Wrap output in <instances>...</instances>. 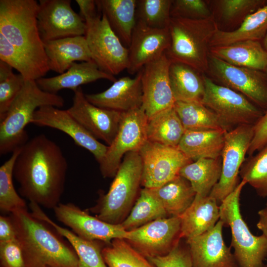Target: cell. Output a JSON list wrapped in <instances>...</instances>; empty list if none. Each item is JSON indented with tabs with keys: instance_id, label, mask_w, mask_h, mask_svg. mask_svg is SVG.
Wrapping results in <instances>:
<instances>
[{
	"instance_id": "49",
	"label": "cell",
	"mask_w": 267,
	"mask_h": 267,
	"mask_svg": "<svg viewBox=\"0 0 267 267\" xmlns=\"http://www.w3.org/2000/svg\"><path fill=\"white\" fill-rule=\"evenodd\" d=\"M80 8V15L84 20L95 16L98 14L96 11L97 4L94 0H76Z\"/></svg>"
},
{
	"instance_id": "41",
	"label": "cell",
	"mask_w": 267,
	"mask_h": 267,
	"mask_svg": "<svg viewBox=\"0 0 267 267\" xmlns=\"http://www.w3.org/2000/svg\"><path fill=\"white\" fill-rule=\"evenodd\" d=\"M12 69L0 60V121L5 117L26 81L21 74H14Z\"/></svg>"
},
{
	"instance_id": "38",
	"label": "cell",
	"mask_w": 267,
	"mask_h": 267,
	"mask_svg": "<svg viewBox=\"0 0 267 267\" xmlns=\"http://www.w3.org/2000/svg\"><path fill=\"white\" fill-rule=\"evenodd\" d=\"M21 147L15 149L0 167V210L2 213L11 214L28 209L25 200L16 191L13 181L14 163Z\"/></svg>"
},
{
	"instance_id": "23",
	"label": "cell",
	"mask_w": 267,
	"mask_h": 267,
	"mask_svg": "<svg viewBox=\"0 0 267 267\" xmlns=\"http://www.w3.org/2000/svg\"><path fill=\"white\" fill-rule=\"evenodd\" d=\"M100 79L115 82L114 76L101 71L93 61L74 63L65 72L57 76L37 80L36 83L43 90L57 94L63 89L73 91L84 84Z\"/></svg>"
},
{
	"instance_id": "14",
	"label": "cell",
	"mask_w": 267,
	"mask_h": 267,
	"mask_svg": "<svg viewBox=\"0 0 267 267\" xmlns=\"http://www.w3.org/2000/svg\"><path fill=\"white\" fill-rule=\"evenodd\" d=\"M181 238L180 217H169L128 231L125 240L148 259L168 254Z\"/></svg>"
},
{
	"instance_id": "54",
	"label": "cell",
	"mask_w": 267,
	"mask_h": 267,
	"mask_svg": "<svg viewBox=\"0 0 267 267\" xmlns=\"http://www.w3.org/2000/svg\"><path fill=\"white\" fill-rule=\"evenodd\" d=\"M264 267H267V265H265Z\"/></svg>"
},
{
	"instance_id": "24",
	"label": "cell",
	"mask_w": 267,
	"mask_h": 267,
	"mask_svg": "<svg viewBox=\"0 0 267 267\" xmlns=\"http://www.w3.org/2000/svg\"><path fill=\"white\" fill-rule=\"evenodd\" d=\"M181 238L188 239L212 229L220 220V206L210 195H196L188 209L179 217Z\"/></svg>"
},
{
	"instance_id": "11",
	"label": "cell",
	"mask_w": 267,
	"mask_h": 267,
	"mask_svg": "<svg viewBox=\"0 0 267 267\" xmlns=\"http://www.w3.org/2000/svg\"><path fill=\"white\" fill-rule=\"evenodd\" d=\"M254 135V125L238 126L226 132L220 178L209 195L222 202L236 187L238 175Z\"/></svg>"
},
{
	"instance_id": "44",
	"label": "cell",
	"mask_w": 267,
	"mask_h": 267,
	"mask_svg": "<svg viewBox=\"0 0 267 267\" xmlns=\"http://www.w3.org/2000/svg\"><path fill=\"white\" fill-rule=\"evenodd\" d=\"M171 17L202 19L212 17L211 12L202 0H174L171 8Z\"/></svg>"
},
{
	"instance_id": "50",
	"label": "cell",
	"mask_w": 267,
	"mask_h": 267,
	"mask_svg": "<svg viewBox=\"0 0 267 267\" xmlns=\"http://www.w3.org/2000/svg\"><path fill=\"white\" fill-rule=\"evenodd\" d=\"M259 221L257 227L262 231L263 235L267 238V206L258 212Z\"/></svg>"
},
{
	"instance_id": "48",
	"label": "cell",
	"mask_w": 267,
	"mask_h": 267,
	"mask_svg": "<svg viewBox=\"0 0 267 267\" xmlns=\"http://www.w3.org/2000/svg\"><path fill=\"white\" fill-rule=\"evenodd\" d=\"M17 238L16 231L10 216H0V242Z\"/></svg>"
},
{
	"instance_id": "13",
	"label": "cell",
	"mask_w": 267,
	"mask_h": 267,
	"mask_svg": "<svg viewBox=\"0 0 267 267\" xmlns=\"http://www.w3.org/2000/svg\"><path fill=\"white\" fill-rule=\"evenodd\" d=\"M70 0H40L37 13L38 27L44 43L85 36L86 24L71 7Z\"/></svg>"
},
{
	"instance_id": "39",
	"label": "cell",
	"mask_w": 267,
	"mask_h": 267,
	"mask_svg": "<svg viewBox=\"0 0 267 267\" xmlns=\"http://www.w3.org/2000/svg\"><path fill=\"white\" fill-rule=\"evenodd\" d=\"M172 1V0H137L136 21L152 28H168Z\"/></svg>"
},
{
	"instance_id": "43",
	"label": "cell",
	"mask_w": 267,
	"mask_h": 267,
	"mask_svg": "<svg viewBox=\"0 0 267 267\" xmlns=\"http://www.w3.org/2000/svg\"><path fill=\"white\" fill-rule=\"evenodd\" d=\"M222 19L232 23L241 20L266 4L264 0H220L216 1Z\"/></svg>"
},
{
	"instance_id": "45",
	"label": "cell",
	"mask_w": 267,
	"mask_h": 267,
	"mask_svg": "<svg viewBox=\"0 0 267 267\" xmlns=\"http://www.w3.org/2000/svg\"><path fill=\"white\" fill-rule=\"evenodd\" d=\"M148 259L155 267H192L188 247L180 241L168 254Z\"/></svg>"
},
{
	"instance_id": "31",
	"label": "cell",
	"mask_w": 267,
	"mask_h": 267,
	"mask_svg": "<svg viewBox=\"0 0 267 267\" xmlns=\"http://www.w3.org/2000/svg\"><path fill=\"white\" fill-rule=\"evenodd\" d=\"M199 72L178 62H171L169 79L176 101H201L205 86Z\"/></svg>"
},
{
	"instance_id": "47",
	"label": "cell",
	"mask_w": 267,
	"mask_h": 267,
	"mask_svg": "<svg viewBox=\"0 0 267 267\" xmlns=\"http://www.w3.org/2000/svg\"><path fill=\"white\" fill-rule=\"evenodd\" d=\"M267 144V110L254 125V135L248 153L250 156Z\"/></svg>"
},
{
	"instance_id": "8",
	"label": "cell",
	"mask_w": 267,
	"mask_h": 267,
	"mask_svg": "<svg viewBox=\"0 0 267 267\" xmlns=\"http://www.w3.org/2000/svg\"><path fill=\"white\" fill-rule=\"evenodd\" d=\"M85 35L92 60L98 68L112 75L127 69L129 51L114 32L103 14L85 20Z\"/></svg>"
},
{
	"instance_id": "15",
	"label": "cell",
	"mask_w": 267,
	"mask_h": 267,
	"mask_svg": "<svg viewBox=\"0 0 267 267\" xmlns=\"http://www.w3.org/2000/svg\"><path fill=\"white\" fill-rule=\"evenodd\" d=\"M208 70L224 86L267 109V75L263 71L234 66L210 54Z\"/></svg>"
},
{
	"instance_id": "36",
	"label": "cell",
	"mask_w": 267,
	"mask_h": 267,
	"mask_svg": "<svg viewBox=\"0 0 267 267\" xmlns=\"http://www.w3.org/2000/svg\"><path fill=\"white\" fill-rule=\"evenodd\" d=\"M168 217L152 190L143 188L129 215L121 224L125 230L130 231L157 219Z\"/></svg>"
},
{
	"instance_id": "52",
	"label": "cell",
	"mask_w": 267,
	"mask_h": 267,
	"mask_svg": "<svg viewBox=\"0 0 267 267\" xmlns=\"http://www.w3.org/2000/svg\"><path fill=\"white\" fill-rule=\"evenodd\" d=\"M263 44L264 47L267 51V33L264 39Z\"/></svg>"
},
{
	"instance_id": "37",
	"label": "cell",
	"mask_w": 267,
	"mask_h": 267,
	"mask_svg": "<svg viewBox=\"0 0 267 267\" xmlns=\"http://www.w3.org/2000/svg\"><path fill=\"white\" fill-rule=\"evenodd\" d=\"M108 267H155L123 238H117L102 249Z\"/></svg>"
},
{
	"instance_id": "9",
	"label": "cell",
	"mask_w": 267,
	"mask_h": 267,
	"mask_svg": "<svg viewBox=\"0 0 267 267\" xmlns=\"http://www.w3.org/2000/svg\"><path fill=\"white\" fill-rule=\"evenodd\" d=\"M205 91L202 103L219 117L227 131L244 125H254L262 111L247 97L227 87L218 85L203 75Z\"/></svg>"
},
{
	"instance_id": "6",
	"label": "cell",
	"mask_w": 267,
	"mask_h": 267,
	"mask_svg": "<svg viewBox=\"0 0 267 267\" xmlns=\"http://www.w3.org/2000/svg\"><path fill=\"white\" fill-rule=\"evenodd\" d=\"M142 164L139 151L127 153L124 157L109 190L100 194L97 204L91 210L98 219L119 224L133 208L140 185Z\"/></svg>"
},
{
	"instance_id": "20",
	"label": "cell",
	"mask_w": 267,
	"mask_h": 267,
	"mask_svg": "<svg viewBox=\"0 0 267 267\" xmlns=\"http://www.w3.org/2000/svg\"><path fill=\"white\" fill-rule=\"evenodd\" d=\"M170 43L168 28H152L136 21L128 48V73L137 74L145 65L160 57Z\"/></svg>"
},
{
	"instance_id": "27",
	"label": "cell",
	"mask_w": 267,
	"mask_h": 267,
	"mask_svg": "<svg viewBox=\"0 0 267 267\" xmlns=\"http://www.w3.org/2000/svg\"><path fill=\"white\" fill-rule=\"evenodd\" d=\"M30 208L34 216L51 226L57 233L68 240L77 255L78 267H108L102 254L103 248L98 241L85 239L72 230L58 225L36 204L30 203Z\"/></svg>"
},
{
	"instance_id": "25",
	"label": "cell",
	"mask_w": 267,
	"mask_h": 267,
	"mask_svg": "<svg viewBox=\"0 0 267 267\" xmlns=\"http://www.w3.org/2000/svg\"><path fill=\"white\" fill-rule=\"evenodd\" d=\"M44 43L49 70L59 74L65 72L77 61L92 60L85 36L68 37Z\"/></svg>"
},
{
	"instance_id": "21",
	"label": "cell",
	"mask_w": 267,
	"mask_h": 267,
	"mask_svg": "<svg viewBox=\"0 0 267 267\" xmlns=\"http://www.w3.org/2000/svg\"><path fill=\"white\" fill-rule=\"evenodd\" d=\"M223 222L211 230L186 239L192 267H238L233 254L222 236Z\"/></svg>"
},
{
	"instance_id": "18",
	"label": "cell",
	"mask_w": 267,
	"mask_h": 267,
	"mask_svg": "<svg viewBox=\"0 0 267 267\" xmlns=\"http://www.w3.org/2000/svg\"><path fill=\"white\" fill-rule=\"evenodd\" d=\"M73 91L72 105L67 111L94 138L110 145L118 132L122 113L93 105L81 87Z\"/></svg>"
},
{
	"instance_id": "16",
	"label": "cell",
	"mask_w": 267,
	"mask_h": 267,
	"mask_svg": "<svg viewBox=\"0 0 267 267\" xmlns=\"http://www.w3.org/2000/svg\"><path fill=\"white\" fill-rule=\"evenodd\" d=\"M171 61L165 52L142 69V107L148 119L173 108L176 102L169 79Z\"/></svg>"
},
{
	"instance_id": "40",
	"label": "cell",
	"mask_w": 267,
	"mask_h": 267,
	"mask_svg": "<svg viewBox=\"0 0 267 267\" xmlns=\"http://www.w3.org/2000/svg\"><path fill=\"white\" fill-rule=\"evenodd\" d=\"M239 175L259 195L267 197V144L243 164Z\"/></svg>"
},
{
	"instance_id": "32",
	"label": "cell",
	"mask_w": 267,
	"mask_h": 267,
	"mask_svg": "<svg viewBox=\"0 0 267 267\" xmlns=\"http://www.w3.org/2000/svg\"><path fill=\"white\" fill-rule=\"evenodd\" d=\"M150 189L169 217H180L191 205L196 194L189 181L179 175L160 187Z\"/></svg>"
},
{
	"instance_id": "5",
	"label": "cell",
	"mask_w": 267,
	"mask_h": 267,
	"mask_svg": "<svg viewBox=\"0 0 267 267\" xmlns=\"http://www.w3.org/2000/svg\"><path fill=\"white\" fill-rule=\"evenodd\" d=\"M64 100L60 95L42 89L34 80H26L24 85L0 121V154L12 153L28 140L25 128L35 112L44 106L57 108L63 106Z\"/></svg>"
},
{
	"instance_id": "42",
	"label": "cell",
	"mask_w": 267,
	"mask_h": 267,
	"mask_svg": "<svg viewBox=\"0 0 267 267\" xmlns=\"http://www.w3.org/2000/svg\"><path fill=\"white\" fill-rule=\"evenodd\" d=\"M0 60L16 69L25 80H34L44 75L37 66L0 34Z\"/></svg>"
},
{
	"instance_id": "34",
	"label": "cell",
	"mask_w": 267,
	"mask_h": 267,
	"mask_svg": "<svg viewBox=\"0 0 267 267\" xmlns=\"http://www.w3.org/2000/svg\"><path fill=\"white\" fill-rule=\"evenodd\" d=\"M222 167L221 157L201 158L183 167L179 175L189 181L196 195L207 196L220 178Z\"/></svg>"
},
{
	"instance_id": "2",
	"label": "cell",
	"mask_w": 267,
	"mask_h": 267,
	"mask_svg": "<svg viewBox=\"0 0 267 267\" xmlns=\"http://www.w3.org/2000/svg\"><path fill=\"white\" fill-rule=\"evenodd\" d=\"M39 2L0 0V34L45 76L50 70L37 23Z\"/></svg>"
},
{
	"instance_id": "26",
	"label": "cell",
	"mask_w": 267,
	"mask_h": 267,
	"mask_svg": "<svg viewBox=\"0 0 267 267\" xmlns=\"http://www.w3.org/2000/svg\"><path fill=\"white\" fill-rule=\"evenodd\" d=\"M210 54L238 67L265 71L267 66V51L258 41L212 46Z\"/></svg>"
},
{
	"instance_id": "46",
	"label": "cell",
	"mask_w": 267,
	"mask_h": 267,
	"mask_svg": "<svg viewBox=\"0 0 267 267\" xmlns=\"http://www.w3.org/2000/svg\"><path fill=\"white\" fill-rule=\"evenodd\" d=\"M0 267H26L24 251L17 238L0 242Z\"/></svg>"
},
{
	"instance_id": "3",
	"label": "cell",
	"mask_w": 267,
	"mask_h": 267,
	"mask_svg": "<svg viewBox=\"0 0 267 267\" xmlns=\"http://www.w3.org/2000/svg\"><path fill=\"white\" fill-rule=\"evenodd\" d=\"M24 258L56 267H78L75 252L28 209L10 214Z\"/></svg>"
},
{
	"instance_id": "17",
	"label": "cell",
	"mask_w": 267,
	"mask_h": 267,
	"mask_svg": "<svg viewBox=\"0 0 267 267\" xmlns=\"http://www.w3.org/2000/svg\"><path fill=\"white\" fill-rule=\"evenodd\" d=\"M53 211L56 219L82 238L109 244L117 238L126 239L128 231L90 215L72 203H60Z\"/></svg>"
},
{
	"instance_id": "10",
	"label": "cell",
	"mask_w": 267,
	"mask_h": 267,
	"mask_svg": "<svg viewBox=\"0 0 267 267\" xmlns=\"http://www.w3.org/2000/svg\"><path fill=\"white\" fill-rule=\"evenodd\" d=\"M148 118L142 107L122 113L117 134L99 164L104 178H114L124 156L139 151L147 141Z\"/></svg>"
},
{
	"instance_id": "7",
	"label": "cell",
	"mask_w": 267,
	"mask_h": 267,
	"mask_svg": "<svg viewBox=\"0 0 267 267\" xmlns=\"http://www.w3.org/2000/svg\"><path fill=\"white\" fill-rule=\"evenodd\" d=\"M247 184L242 180L235 189L220 204V220L230 228L231 246L238 267H264L267 257V238L255 236L250 231L242 216L240 197Z\"/></svg>"
},
{
	"instance_id": "35",
	"label": "cell",
	"mask_w": 267,
	"mask_h": 267,
	"mask_svg": "<svg viewBox=\"0 0 267 267\" xmlns=\"http://www.w3.org/2000/svg\"><path fill=\"white\" fill-rule=\"evenodd\" d=\"M174 108L185 130L227 131L218 116L201 101H176Z\"/></svg>"
},
{
	"instance_id": "33",
	"label": "cell",
	"mask_w": 267,
	"mask_h": 267,
	"mask_svg": "<svg viewBox=\"0 0 267 267\" xmlns=\"http://www.w3.org/2000/svg\"><path fill=\"white\" fill-rule=\"evenodd\" d=\"M185 130L174 107L148 119L147 138L163 145L178 147Z\"/></svg>"
},
{
	"instance_id": "22",
	"label": "cell",
	"mask_w": 267,
	"mask_h": 267,
	"mask_svg": "<svg viewBox=\"0 0 267 267\" xmlns=\"http://www.w3.org/2000/svg\"><path fill=\"white\" fill-rule=\"evenodd\" d=\"M141 70L134 78L128 76L116 80L105 90L96 93L85 94L89 101L102 108L127 112L142 105Z\"/></svg>"
},
{
	"instance_id": "55",
	"label": "cell",
	"mask_w": 267,
	"mask_h": 267,
	"mask_svg": "<svg viewBox=\"0 0 267 267\" xmlns=\"http://www.w3.org/2000/svg\"></svg>"
},
{
	"instance_id": "19",
	"label": "cell",
	"mask_w": 267,
	"mask_h": 267,
	"mask_svg": "<svg viewBox=\"0 0 267 267\" xmlns=\"http://www.w3.org/2000/svg\"><path fill=\"white\" fill-rule=\"evenodd\" d=\"M31 124L64 132L77 145L89 151L99 164L107 151L108 146L94 138L67 110L52 106L41 107L35 112Z\"/></svg>"
},
{
	"instance_id": "4",
	"label": "cell",
	"mask_w": 267,
	"mask_h": 267,
	"mask_svg": "<svg viewBox=\"0 0 267 267\" xmlns=\"http://www.w3.org/2000/svg\"><path fill=\"white\" fill-rule=\"evenodd\" d=\"M218 28L213 16L202 19L171 17L168 28L171 43L165 54L171 62L204 73L208 70L210 42Z\"/></svg>"
},
{
	"instance_id": "12",
	"label": "cell",
	"mask_w": 267,
	"mask_h": 267,
	"mask_svg": "<svg viewBox=\"0 0 267 267\" xmlns=\"http://www.w3.org/2000/svg\"><path fill=\"white\" fill-rule=\"evenodd\" d=\"M142 164L141 185L155 188L179 176L181 168L192 161L178 147L147 140L139 150Z\"/></svg>"
},
{
	"instance_id": "28",
	"label": "cell",
	"mask_w": 267,
	"mask_h": 267,
	"mask_svg": "<svg viewBox=\"0 0 267 267\" xmlns=\"http://www.w3.org/2000/svg\"><path fill=\"white\" fill-rule=\"evenodd\" d=\"M226 132L185 130L178 147L192 161L201 158L217 159L221 157Z\"/></svg>"
},
{
	"instance_id": "51",
	"label": "cell",
	"mask_w": 267,
	"mask_h": 267,
	"mask_svg": "<svg viewBox=\"0 0 267 267\" xmlns=\"http://www.w3.org/2000/svg\"><path fill=\"white\" fill-rule=\"evenodd\" d=\"M25 260L26 263V267H56L45 265L28 259H25Z\"/></svg>"
},
{
	"instance_id": "30",
	"label": "cell",
	"mask_w": 267,
	"mask_h": 267,
	"mask_svg": "<svg viewBox=\"0 0 267 267\" xmlns=\"http://www.w3.org/2000/svg\"><path fill=\"white\" fill-rule=\"evenodd\" d=\"M267 33V3L247 16L236 30L227 31L218 28L211 39L210 47L248 40L259 41Z\"/></svg>"
},
{
	"instance_id": "1",
	"label": "cell",
	"mask_w": 267,
	"mask_h": 267,
	"mask_svg": "<svg viewBox=\"0 0 267 267\" xmlns=\"http://www.w3.org/2000/svg\"><path fill=\"white\" fill-rule=\"evenodd\" d=\"M67 170V161L60 146L41 134L21 146L13 177L22 196L30 203L53 210L61 203Z\"/></svg>"
},
{
	"instance_id": "29",
	"label": "cell",
	"mask_w": 267,
	"mask_h": 267,
	"mask_svg": "<svg viewBox=\"0 0 267 267\" xmlns=\"http://www.w3.org/2000/svg\"><path fill=\"white\" fill-rule=\"evenodd\" d=\"M136 0H96L112 30L125 46H129L136 24Z\"/></svg>"
},
{
	"instance_id": "53",
	"label": "cell",
	"mask_w": 267,
	"mask_h": 267,
	"mask_svg": "<svg viewBox=\"0 0 267 267\" xmlns=\"http://www.w3.org/2000/svg\"><path fill=\"white\" fill-rule=\"evenodd\" d=\"M265 72H266V74L267 75V68H266V69Z\"/></svg>"
}]
</instances>
